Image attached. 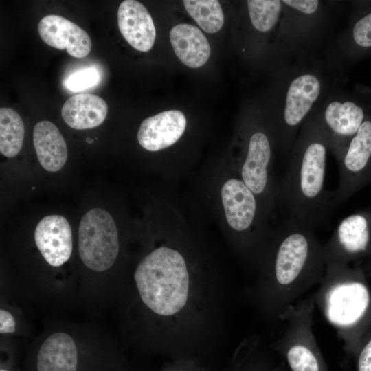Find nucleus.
<instances>
[{"mask_svg": "<svg viewBox=\"0 0 371 371\" xmlns=\"http://www.w3.org/2000/svg\"><path fill=\"white\" fill-rule=\"evenodd\" d=\"M243 128L241 150L230 159L246 186L255 194L269 220L275 218L278 181L274 174L276 139L270 117L249 122Z\"/></svg>", "mask_w": 371, "mask_h": 371, "instance_id": "7", "label": "nucleus"}, {"mask_svg": "<svg viewBox=\"0 0 371 371\" xmlns=\"http://www.w3.org/2000/svg\"><path fill=\"white\" fill-rule=\"evenodd\" d=\"M160 203L168 243L154 249L140 260L134 279L142 302L156 314L170 316L186 304L190 273L186 256L177 245L170 243L168 194Z\"/></svg>", "mask_w": 371, "mask_h": 371, "instance_id": "6", "label": "nucleus"}, {"mask_svg": "<svg viewBox=\"0 0 371 371\" xmlns=\"http://www.w3.org/2000/svg\"><path fill=\"white\" fill-rule=\"evenodd\" d=\"M326 265H350L371 255V208L343 219L323 245Z\"/></svg>", "mask_w": 371, "mask_h": 371, "instance_id": "14", "label": "nucleus"}, {"mask_svg": "<svg viewBox=\"0 0 371 371\" xmlns=\"http://www.w3.org/2000/svg\"><path fill=\"white\" fill-rule=\"evenodd\" d=\"M164 371H200L198 369H195L192 366H181V365H175L173 366H171L170 368L168 367L166 370Z\"/></svg>", "mask_w": 371, "mask_h": 371, "instance_id": "28", "label": "nucleus"}, {"mask_svg": "<svg viewBox=\"0 0 371 371\" xmlns=\"http://www.w3.org/2000/svg\"><path fill=\"white\" fill-rule=\"evenodd\" d=\"M25 135L23 122L11 108L0 109V152L7 157H14L21 151Z\"/></svg>", "mask_w": 371, "mask_h": 371, "instance_id": "22", "label": "nucleus"}, {"mask_svg": "<svg viewBox=\"0 0 371 371\" xmlns=\"http://www.w3.org/2000/svg\"><path fill=\"white\" fill-rule=\"evenodd\" d=\"M100 77L95 68L88 67L71 74L66 80V87L72 92L82 91L95 86Z\"/></svg>", "mask_w": 371, "mask_h": 371, "instance_id": "24", "label": "nucleus"}, {"mask_svg": "<svg viewBox=\"0 0 371 371\" xmlns=\"http://www.w3.org/2000/svg\"><path fill=\"white\" fill-rule=\"evenodd\" d=\"M34 240L45 261L53 267L63 265L71 256V229L62 216L50 215L41 219L36 227Z\"/></svg>", "mask_w": 371, "mask_h": 371, "instance_id": "16", "label": "nucleus"}, {"mask_svg": "<svg viewBox=\"0 0 371 371\" xmlns=\"http://www.w3.org/2000/svg\"><path fill=\"white\" fill-rule=\"evenodd\" d=\"M117 23L122 35L133 48L144 52L152 48L156 30L143 4L135 0L122 1L118 8Z\"/></svg>", "mask_w": 371, "mask_h": 371, "instance_id": "18", "label": "nucleus"}, {"mask_svg": "<svg viewBox=\"0 0 371 371\" xmlns=\"http://www.w3.org/2000/svg\"><path fill=\"white\" fill-rule=\"evenodd\" d=\"M187 120L181 111L169 110L144 119L139 128V144L149 152H160L174 146L185 134Z\"/></svg>", "mask_w": 371, "mask_h": 371, "instance_id": "15", "label": "nucleus"}, {"mask_svg": "<svg viewBox=\"0 0 371 371\" xmlns=\"http://www.w3.org/2000/svg\"><path fill=\"white\" fill-rule=\"evenodd\" d=\"M186 10L204 31L214 34L224 23V15L218 1L185 0Z\"/></svg>", "mask_w": 371, "mask_h": 371, "instance_id": "23", "label": "nucleus"}, {"mask_svg": "<svg viewBox=\"0 0 371 371\" xmlns=\"http://www.w3.org/2000/svg\"><path fill=\"white\" fill-rule=\"evenodd\" d=\"M273 371H286V368L284 362H282L280 363L277 364L275 366Z\"/></svg>", "mask_w": 371, "mask_h": 371, "instance_id": "29", "label": "nucleus"}, {"mask_svg": "<svg viewBox=\"0 0 371 371\" xmlns=\"http://www.w3.org/2000/svg\"><path fill=\"white\" fill-rule=\"evenodd\" d=\"M278 36L293 57L315 52L322 45L329 27L328 3L319 0H282Z\"/></svg>", "mask_w": 371, "mask_h": 371, "instance_id": "10", "label": "nucleus"}, {"mask_svg": "<svg viewBox=\"0 0 371 371\" xmlns=\"http://www.w3.org/2000/svg\"><path fill=\"white\" fill-rule=\"evenodd\" d=\"M170 41L177 58L186 66H203L210 56V46L205 36L196 26L181 23L170 32Z\"/></svg>", "mask_w": 371, "mask_h": 371, "instance_id": "20", "label": "nucleus"}, {"mask_svg": "<svg viewBox=\"0 0 371 371\" xmlns=\"http://www.w3.org/2000/svg\"><path fill=\"white\" fill-rule=\"evenodd\" d=\"M364 270L367 275L371 276V261L366 265Z\"/></svg>", "mask_w": 371, "mask_h": 371, "instance_id": "30", "label": "nucleus"}, {"mask_svg": "<svg viewBox=\"0 0 371 371\" xmlns=\"http://www.w3.org/2000/svg\"><path fill=\"white\" fill-rule=\"evenodd\" d=\"M313 113L325 132L329 152L337 161L371 115V88L358 85L348 91L337 82Z\"/></svg>", "mask_w": 371, "mask_h": 371, "instance_id": "8", "label": "nucleus"}, {"mask_svg": "<svg viewBox=\"0 0 371 371\" xmlns=\"http://www.w3.org/2000/svg\"><path fill=\"white\" fill-rule=\"evenodd\" d=\"M192 201L249 258L260 262L272 227L255 194L246 186L230 159L199 168Z\"/></svg>", "mask_w": 371, "mask_h": 371, "instance_id": "2", "label": "nucleus"}, {"mask_svg": "<svg viewBox=\"0 0 371 371\" xmlns=\"http://www.w3.org/2000/svg\"><path fill=\"white\" fill-rule=\"evenodd\" d=\"M313 294L299 299L280 316L285 324L274 349L291 371H330L313 330Z\"/></svg>", "mask_w": 371, "mask_h": 371, "instance_id": "9", "label": "nucleus"}, {"mask_svg": "<svg viewBox=\"0 0 371 371\" xmlns=\"http://www.w3.org/2000/svg\"><path fill=\"white\" fill-rule=\"evenodd\" d=\"M313 296L346 353L355 357L371 329V286L364 269L357 265L327 264Z\"/></svg>", "mask_w": 371, "mask_h": 371, "instance_id": "5", "label": "nucleus"}, {"mask_svg": "<svg viewBox=\"0 0 371 371\" xmlns=\"http://www.w3.org/2000/svg\"><path fill=\"white\" fill-rule=\"evenodd\" d=\"M34 146L41 166L49 172H56L67 159L65 141L58 128L51 122L36 124L33 131Z\"/></svg>", "mask_w": 371, "mask_h": 371, "instance_id": "21", "label": "nucleus"}, {"mask_svg": "<svg viewBox=\"0 0 371 371\" xmlns=\"http://www.w3.org/2000/svg\"><path fill=\"white\" fill-rule=\"evenodd\" d=\"M107 113L106 102L102 98L91 93H80L70 97L61 109L65 122L76 130L100 126L104 121Z\"/></svg>", "mask_w": 371, "mask_h": 371, "instance_id": "19", "label": "nucleus"}, {"mask_svg": "<svg viewBox=\"0 0 371 371\" xmlns=\"http://www.w3.org/2000/svg\"><path fill=\"white\" fill-rule=\"evenodd\" d=\"M0 371H9V370H6V369H4V368H1V369H0Z\"/></svg>", "mask_w": 371, "mask_h": 371, "instance_id": "31", "label": "nucleus"}, {"mask_svg": "<svg viewBox=\"0 0 371 371\" xmlns=\"http://www.w3.org/2000/svg\"><path fill=\"white\" fill-rule=\"evenodd\" d=\"M339 165V183L333 192L335 206L371 183V115L350 139Z\"/></svg>", "mask_w": 371, "mask_h": 371, "instance_id": "13", "label": "nucleus"}, {"mask_svg": "<svg viewBox=\"0 0 371 371\" xmlns=\"http://www.w3.org/2000/svg\"><path fill=\"white\" fill-rule=\"evenodd\" d=\"M348 26L331 42L326 61L340 76L352 65L371 56V1L352 2Z\"/></svg>", "mask_w": 371, "mask_h": 371, "instance_id": "12", "label": "nucleus"}, {"mask_svg": "<svg viewBox=\"0 0 371 371\" xmlns=\"http://www.w3.org/2000/svg\"><path fill=\"white\" fill-rule=\"evenodd\" d=\"M276 74L275 106L269 117L277 150L286 160L302 125L339 76L314 52L295 57Z\"/></svg>", "mask_w": 371, "mask_h": 371, "instance_id": "4", "label": "nucleus"}, {"mask_svg": "<svg viewBox=\"0 0 371 371\" xmlns=\"http://www.w3.org/2000/svg\"><path fill=\"white\" fill-rule=\"evenodd\" d=\"M259 263L263 271L264 306L279 319L300 296L321 283L326 266L323 244L314 229L289 221H282L272 227Z\"/></svg>", "mask_w": 371, "mask_h": 371, "instance_id": "1", "label": "nucleus"}, {"mask_svg": "<svg viewBox=\"0 0 371 371\" xmlns=\"http://www.w3.org/2000/svg\"><path fill=\"white\" fill-rule=\"evenodd\" d=\"M15 331V321L10 313L0 310V333H12Z\"/></svg>", "mask_w": 371, "mask_h": 371, "instance_id": "27", "label": "nucleus"}, {"mask_svg": "<svg viewBox=\"0 0 371 371\" xmlns=\"http://www.w3.org/2000/svg\"><path fill=\"white\" fill-rule=\"evenodd\" d=\"M120 245L117 228L111 215L101 208L88 211L78 229V251L82 262L95 271H104L115 262Z\"/></svg>", "mask_w": 371, "mask_h": 371, "instance_id": "11", "label": "nucleus"}, {"mask_svg": "<svg viewBox=\"0 0 371 371\" xmlns=\"http://www.w3.org/2000/svg\"><path fill=\"white\" fill-rule=\"evenodd\" d=\"M327 137L313 113L302 125L277 184L276 207L282 221L313 229L322 224L335 206L325 187Z\"/></svg>", "mask_w": 371, "mask_h": 371, "instance_id": "3", "label": "nucleus"}, {"mask_svg": "<svg viewBox=\"0 0 371 371\" xmlns=\"http://www.w3.org/2000/svg\"><path fill=\"white\" fill-rule=\"evenodd\" d=\"M355 357L356 371H371V329L363 339Z\"/></svg>", "mask_w": 371, "mask_h": 371, "instance_id": "26", "label": "nucleus"}, {"mask_svg": "<svg viewBox=\"0 0 371 371\" xmlns=\"http://www.w3.org/2000/svg\"><path fill=\"white\" fill-rule=\"evenodd\" d=\"M38 32L48 45L58 49H65L75 58H84L91 49V41L88 34L71 21L56 14H49L41 19Z\"/></svg>", "mask_w": 371, "mask_h": 371, "instance_id": "17", "label": "nucleus"}, {"mask_svg": "<svg viewBox=\"0 0 371 371\" xmlns=\"http://www.w3.org/2000/svg\"><path fill=\"white\" fill-rule=\"evenodd\" d=\"M250 349L239 359L234 371H273L275 366L268 358L258 355Z\"/></svg>", "mask_w": 371, "mask_h": 371, "instance_id": "25", "label": "nucleus"}]
</instances>
